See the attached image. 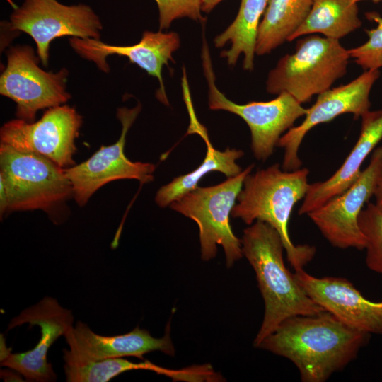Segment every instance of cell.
I'll list each match as a JSON object with an SVG mask.
<instances>
[{
	"mask_svg": "<svg viewBox=\"0 0 382 382\" xmlns=\"http://www.w3.org/2000/svg\"><path fill=\"white\" fill-rule=\"evenodd\" d=\"M369 337L323 311L286 318L257 347L291 361L303 382H323L353 361Z\"/></svg>",
	"mask_w": 382,
	"mask_h": 382,
	"instance_id": "obj_1",
	"label": "cell"
},
{
	"mask_svg": "<svg viewBox=\"0 0 382 382\" xmlns=\"http://www.w3.org/2000/svg\"><path fill=\"white\" fill-rule=\"evenodd\" d=\"M241 244L243 256L255 272L265 303L263 320L253 342L255 347L286 318L325 311L307 295L294 273L286 268L282 241L272 226L256 221L244 229Z\"/></svg>",
	"mask_w": 382,
	"mask_h": 382,
	"instance_id": "obj_2",
	"label": "cell"
},
{
	"mask_svg": "<svg viewBox=\"0 0 382 382\" xmlns=\"http://www.w3.org/2000/svg\"><path fill=\"white\" fill-rule=\"evenodd\" d=\"M307 168L286 171L275 163L248 174L231 211V216L246 224L262 221L279 234L288 261L295 270L303 269L313 257L316 248L294 245L289 233V221L294 205L303 199L309 184Z\"/></svg>",
	"mask_w": 382,
	"mask_h": 382,
	"instance_id": "obj_3",
	"label": "cell"
},
{
	"mask_svg": "<svg viewBox=\"0 0 382 382\" xmlns=\"http://www.w3.org/2000/svg\"><path fill=\"white\" fill-rule=\"evenodd\" d=\"M349 58L338 40L318 35L301 38L295 52L282 57L270 71L267 91L287 93L301 103L308 102L346 74Z\"/></svg>",
	"mask_w": 382,
	"mask_h": 382,
	"instance_id": "obj_4",
	"label": "cell"
},
{
	"mask_svg": "<svg viewBox=\"0 0 382 382\" xmlns=\"http://www.w3.org/2000/svg\"><path fill=\"white\" fill-rule=\"evenodd\" d=\"M253 167L251 164L218 185L198 186L169 205L197 223L202 260L209 261L216 256L217 245L224 249L228 268L243 256L241 240L235 236L230 224V214L244 180Z\"/></svg>",
	"mask_w": 382,
	"mask_h": 382,
	"instance_id": "obj_5",
	"label": "cell"
},
{
	"mask_svg": "<svg viewBox=\"0 0 382 382\" xmlns=\"http://www.w3.org/2000/svg\"><path fill=\"white\" fill-rule=\"evenodd\" d=\"M0 183L5 188L7 212H49L73 196L64 168L38 154L0 144Z\"/></svg>",
	"mask_w": 382,
	"mask_h": 382,
	"instance_id": "obj_6",
	"label": "cell"
},
{
	"mask_svg": "<svg viewBox=\"0 0 382 382\" xmlns=\"http://www.w3.org/2000/svg\"><path fill=\"white\" fill-rule=\"evenodd\" d=\"M202 59L208 85L209 108L228 111L241 117L251 132V149L254 156L257 160H267L272 154L281 135L291 128L298 118L305 116L307 109L287 93H282L270 101L237 104L228 99L216 86L208 45L204 37Z\"/></svg>",
	"mask_w": 382,
	"mask_h": 382,
	"instance_id": "obj_7",
	"label": "cell"
},
{
	"mask_svg": "<svg viewBox=\"0 0 382 382\" xmlns=\"http://www.w3.org/2000/svg\"><path fill=\"white\" fill-rule=\"evenodd\" d=\"M0 77V93L16 103L18 119L33 122L37 111L62 105L71 95L66 90L68 71H45L28 45L11 47Z\"/></svg>",
	"mask_w": 382,
	"mask_h": 382,
	"instance_id": "obj_8",
	"label": "cell"
},
{
	"mask_svg": "<svg viewBox=\"0 0 382 382\" xmlns=\"http://www.w3.org/2000/svg\"><path fill=\"white\" fill-rule=\"evenodd\" d=\"M10 20V30L25 33L33 39L45 66L48 64L50 44L56 38L100 40L103 29L99 17L88 6H66L57 0H24Z\"/></svg>",
	"mask_w": 382,
	"mask_h": 382,
	"instance_id": "obj_9",
	"label": "cell"
},
{
	"mask_svg": "<svg viewBox=\"0 0 382 382\" xmlns=\"http://www.w3.org/2000/svg\"><path fill=\"white\" fill-rule=\"evenodd\" d=\"M81 125L82 117L77 111L62 105L48 108L37 122L16 119L6 122L0 129V142L44 156L64 168L75 164V139Z\"/></svg>",
	"mask_w": 382,
	"mask_h": 382,
	"instance_id": "obj_10",
	"label": "cell"
},
{
	"mask_svg": "<svg viewBox=\"0 0 382 382\" xmlns=\"http://www.w3.org/2000/svg\"><path fill=\"white\" fill-rule=\"evenodd\" d=\"M141 109L140 104L131 109L118 108L117 117L122 125L118 141L102 146L86 161L64 169L72 185L73 197L79 206L85 205L99 188L110 182L134 179L143 185L153 180L155 165L132 162L124 152L126 135Z\"/></svg>",
	"mask_w": 382,
	"mask_h": 382,
	"instance_id": "obj_11",
	"label": "cell"
},
{
	"mask_svg": "<svg viewBox=\"0 0 382 382\" xmlns=\"http://www.w3.org/2000/svg\"><path fill=\"white\" fill-rule=\"evenodd\" d=\"M381 173L382 146L373 151L369 165L347 190L307 214L332 246L365 249L366 238L358 219L374 196Z\"/></svg>",
	"mask_w": 382,
	"mask_h": 382,
	"instance_id": "obj_12",
	"label": "cell"
},
{
	"mask_svg": "<svg viewBox=\"0 0 382 382\" xmlns=\"http://www.w3.org/2000/svg\"><path fill=\"white\" fill-rule=\"evenodd\" d=\"M74 317L70 310L63 308L52 297L46 296L37 304L23 310L8 325V330L28 323L37 325L40 338L35 346L25 352L11 353L4 344L1 352V366L14 369L28 381L50 382L57 379L52 366L47 361L50 347L73 327Z\"/></svg>",
	"mask_w": 382,
	"mask_h": 382,
	"instance_id": "obj_13",
	"label": "cell"
},
{
	"mask_svg": "<svg viewBox=\"0 0 382 382\" xmlns=\"http://www.w3.org/2000/svg\"><path fill=\"white\" fill-rule=\"evenodd\" d=\"M379 76V70H366L349 83L318 95L316 103L307 109L303 121L290 128L277 143V146L284 149L282 169L292 171L301 168L299 149L306 134L315 126L345 113H352L358 119L369 111L370 92Z\"/></svg>",
	"mask_w": 382,
	"mask_h": 382,
	"instance_id": "obj_14",
	"label": "cell"
},
{
	"mask_svg": "<svg viewBox=\"0 0 382 382\" xmlns=\"http://www.w3.org/2000/svg\"><path fill=\"white\" fill-rule=\"evenodd\" d=\"M294 276L307 295L325 311L357 330L382 335V301L366 299L347 279L316 277L295 270Z\"/></svg>",
	"mask_w": 382,
	"mask_h": 382,
	"instance_id": "obj_15",
	"label": "cell"
},
{
	"mask_svg": "<svg viewBox=\"0 0 382 382\" xmlns=\"http://www.w3.org/2000/svg\"><path fill=\"white\" fill-rule=\"evenodd\" d=\"M69 43L75 52L83 59L92 61L102 71L108 72L106 62L109 55L124 56L130 62L137 64L151 76L156 78L160 84L158 98L168 104L162 77L163 66L173 62V53L180 47V37L175 32L163 33L145 31L141 40L133 45L117 46L105 44L93 38H69Z\"/></svg>",
	"mask_w": 382,
	"mask_h": 382,
	"instance_id": "obj_16",
	"label": "cell"
},
{
	"mask_svg": "<svg viewBox=\"0 0 382 382\" xmlns=\"http://www.w3.org/2000/svg\"><path fill=\"white\" fill-rule=\"evenodd\" d=\"M170 323L163 337L156 338L139 327L119 335L103 336L94 332L86 323L79 321L65 335L74 356L87 360L135 357L144 359L143 355L159 351L173 356L175 349L170 336Z\"/></svg>",
	"mask_w": 382,
	"mask_h": 382,
	"instance_id": "obj_17",
	"label": "cell"
},
{
	"mask_svg": "<svg viewBox=\"0 0 382 382\" xmlns=\"http://www.w3.org/2000/svg\"><path fill=\"white\" fill-rule=\"evenodd\" d=\"M359 137L349 154L328 179L309 184L299 214H308L347 190L359 178L365 158L382 140V109L361 115Z\"/></svg>",
	"mask_w": 382,
	"mask_h": 382,
	"instance_id": "obj_18",
	"label": "cell"
},
{
	"mask_svg": "<svg viewBox=\"0 0 382 382\" xmlns=\"http://www.w3.org/2000/svg\"><path fill=\"white\" fill-rule=\"evenodd\" d=\"M64 369L67 382H107L120 374L132 370H146L170 377L174 381H195L197 371L195 366L180 370L168 369L149 361L132 362L122 358L87 360L63 349Z\"/></svg>",
	"mask_w": 382,
	"mask_h": 382,
	"instance_id": "obj_19",
	"label": "cell"
},
{
	"mask_svg": "<svg viewBox=\"0 0 382 382\" xmlns=\"http://www.w3.org/2000/svg\"><path fill=\"white\" fill-rule=\"evenodd\" d=\"M268 1L241 0L234 21L214 38V45L217 48L231 43L229 50L221 52V56L226 58L228 65H235L239 56L243 54V69L250 71L253 69L260 19Z\"/></svg>",
	"mask_w": 382,
	"mask_h": 382,
	"instance_id": "obj_20",
	"label": "cell"
},
{
	"mask_svg": "<svg viewBox=\"0 0 382 382\" xmlns=\"http://www.w3.org/2000/svg\"><path fill=\"white\" fill-rule=\"evenodd\" d=\"M313 0H269L261 20L255 54L270 53L286 41L302 25Z\"/></svg>",
	"mask_w": 382,
	"mask_h": 382,
	"instance_id": "obj_21",
	"label": "cell"
},
{
	"mask_svg": "<svg viewBox=\"0 0 382 382\" xmlns=\"http://www.w3.org/2000/svg\"><path fill=\"white\" fill-rule=\"evenodd\" d=\"M361 23L357 3L352 0H313L308 16L289 42L312 33L340 40Z\"/></svg>",
	"mask_w": 382,
	"mask_h": 382,
	"instance_id": "obj_22",
	"label": "cell"
},
{
	"mask_svg": "<svg viewBox=\"0 0 382 382\" xmlns=\"http://www.w3.org/2000/svg\"><path fill=\"white\" fill-rule=\"evenodd\" d=\"M205 143L207 153L201 165L193 171L174 178L158 190L155 201L160 207L170 205L197 187L199 181L209 172L219 171L227 178L234 177L242 172L241 168L236 163V161L244 155L242 150L227 148L221 151L215 149L209 140Z\"/></svg>",
	"mask_w": 382,
	"mask_h": 382,
	"instance_id": "obj_23",
	"label": "cell"
},
{
	"mask_svg": "<svg viewBox=\"0 0 382 382\" xmlns=\"http://www.w3.org/2000/svg\"><path fill=\"white\" fill-rule=\"evenodd\" d=\"M358 222L366 238V265L382 274V210L369 202L361 210Z\"/></svg>",
	"mask_w": 382,
	"mask_h": 382,
	"instance_id": "obj_24",
	"label": "cell"
},
{
	"mask_svg": "<svg viewBox=\"0 0 382 382\" xmlns=\"http://www.w3.org/2000/svg\"><path fill=\"white\" fill-rule=\"evenodd\" d=\"M367 19L376 23L374 28L366 30L368 40L361 45L348 50L350 58L365 71L382 67V16L376 12L365 14Z\"/></svg>",
	"mask_w": 382,
	"mask_h": 382,
	"instance_id": "obj_25",
	"label": "cell"
},
{
	"mask_svg": "<svg viewBox=\"0 0 382 382\" xmlns=\"http://www.w3.org/2000/svg\"><path fill=\"white\" fill-rule=\"evenodd\" d=\"M159 12V28L167 29L178 18H189L204 22L202 15V0H154Z\"/></svg>",
	"mask_w": 382,
	"mask_h": 382,
	"instance_id": "obj_26",
	"label": "cell"
},
{
	"mask_svg": "<svg viewBox=\"0 0 382 382\" xmlns=\"http://www.w3.org/2000/svg\"><path fill=\"white\" fill-rule=\"evenodd\" d=\"M21 376L20 373L12 369L1 370V378L5 381H23Z\"/></svg>",
	"mask_w": 382,
	"mask_h": 382,
	"instance_id": "obj_27",
	"label": "cell"
},
{
	"mask_svg": "<svg viewBox=\"0 0 382 382\" xmlns=\"http://www.w3.org/2000/svg\"><path fill=\"white\" fill-rule=\"evenodd\" d=\"M374 196L375 197V204L382 210V173L378 180Z\"/></svg>",
	"mask_w": 382,
	"mask_h": 382,
	"instance_id": "obj_28",
	"label": "cell"
},
{
	"mask_svg": "<svg viewBox=\"0 0 382 382\" xmlns=\"http://www.w3.org/2000/svg\"><path fill=\"white\" fill-rule=\"evenodd\" d=\"M223 0H202V11L209 13Z\"/></svg>",
	"mask_w": 382,
	"mask_h": 382,
	"instance_id": "obj_29",
	"label": "cell"
},
{
	"mask_svg": "<svg viewBox=\"0 0 382 382\" xmlns=\"http://www.w3.org/2000/svg\"><path fill=\"white\" fill-rule=\"evenodd\" d=\"M360 1H363V0H352V1H354V3H357ZM371 1H374L375 2H377V1H381L382 0H371Z\"/></svg>",
	"mask_w": 382,
	"mask_h": 382,
	"instance_id": "obj_30",
	"label": "cell"
}]
</instances>
